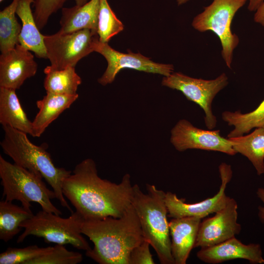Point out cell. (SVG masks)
Here are the masks:
<instances>
[{"label":"cell","instance_id":"obj_16","mask_svg":"<svg viewBox=\"0 0 264 264\" xmlns=\"http://www.w3.org/2000/svg\"><path fill=\"white\" fill-rule=\"evenodd\" d=\"M202 219L186 217L169 221L171 252L175 264H185L195 248L199 225Z\"/></svg>","mask_w":264,"mask_h":264},{"label":"cell","instance_id":"obj_20","mask_svg":"<svg viewBox=\"0 0 264 264\" xmlns=\"http://www.w3.org/2000/svg\"><path fill=\"white\" fill-rule=\"evenodd\" d=\"M0 123L33 136V125L23 110L16 90L0 87Z\"/></svg>","mask_w":264,"mask_h":264},{"label":"cell","instance_id":"obj_26","mask_svg":"<svg viewBox=\"0 0 264 264\" xmlns=\"http://www.w3.org/2000/svg\"><path fill=\"white\" fill-rule=\"evenodd\" d=\"M97 33L99 41L108 43L124 29V25L111 9L107 0H99Z\"/></svg>","mask_w":264,"mask_h":264},{"label":"cell","instance_id":"obj_7","mask_svg":"<svg viewBox=\"0 0 264 264\" xmlns=\"http://www.w3.org/2000/svg\"><path fill=\"white\" fill-rule=\"evenodd\" d=\"M247 1L213 0L194 17L192 22L196 30L211 31L218 36L221 45V57L229 69H231L234 50L240 42L239 37L231 30V23L236 13Z\"/></svg>","mask_w":264,"mask_h":264},{"label":"cell","instance_id":"obj_29","mask_svg":"<svg viewBox=\"0 0 264 264\" xmlns=\"http://www.w3.org/2000/svg\"><path fill=\"white\" fill-rule=\"evenodd\" d=\"M67 0H34L33 16L37 27L42 29L50 16L61 8Z\"/></svg>","mask_w":264,"mask_h":264},{"label":"cell","instance_id":"obj_18","mask_svg":"<svg viewBox=\"0 0 264 264\" xmlns=\"http://www.w3.org/2000/svg\"><path fill=\"white\" fill-rule=\"evenodd\" d=\"M99 7V0H90L82 5L63 8L58 32L67 33L85 29L97 32Z\"/></svg>","mask_w":264,"mask_h":264},{"label":"cell","instance_id":"obj_9","mask_svg":"<svg viewBox=\"0 0 264 264\" xmlns=\"http://www.w3.org/2000/svg\"><path fill=\"white\" fill-rule=\"evenodd\" d=\"M161 84L181 92L188 100L199 106L205 114V124L209 130L216 127L217 120L213 113L212 104L216 95L228 84V78L225 73L214 79L204 80L173 72L163 77Z\"/></svg>","mask_w":264,"mask_h":264},{"label":"cell","instance_id":"obj_4","mask_svg":"<svg viewBox=\"0 0 264 264\" xmlns=\"http://www.w3.org/2000/svg\"><path fill=\"white\" fill-rule=\"evenodd\" d=\"M2 127L4 137L0 146L3 152L16 164L41 175L52 187L61 205L73 213L62 189L64 180L71 171L56 167L50 154L44 147L32 143L27 134L9 126Z\"/></svg>","mask_w":264,"mask_h":264},{"label":"cell","instance_id":"obj_2","mask_svg":"<svg viewBox=\"0 0 264 264\" xmlns=\"http://www.w3.org/2000/svg\"><path fill=\"white\" fill-rule=\"evenodd\" d=\"M81 232L94 244L86 255L100 264H129L132 250L144 240L132 204L120 218L84 220Z\"/></svg>","mask_w":264,"mask_h":264},{"label":"cell","instance_id":"obj_30","mask_svg":"<svg viewBox=\"0 0 264 264\" xmlns=\"http://www.w3.org/2000/svg\"><path fill=\"white\" fill-rule=\"evenodd\" d=\"M150 244L144 240L131 251L129 264H154L152 255L150 250Z\"/></svg>","mask_w":264,"mask_h":264},{"label":"cell","instance_id":"obj_27","mask_svg":"<svg viewBox=\"0 0 264 264\" xmlns=\"http://www.w3.org/2000/svg\"><path fill=\"white\" fill-rule=\"evenodd\" d=\"M83 260L81 253L69 251L64 245L56 244L49 251L28 261L26 264H78Z\"/></svg>","mask_w":264,"mask_h":264},{"label":"cell","instance_id":"obj_25","mask_svg":"<svg viewBox=\"0 0 264 264\" xmlns=\"http://www.w3.org/2000/svg\"><path fill=\"white\" fill-rule=\"evenodd\" d=\"M20 0L12 2L0 12V50L1 53L14 48L19 43L22 25L15 14Z\"/></svg>","mask_w":264,"mask_h":264},{"label":"cell","instance_id":"obj_19","mask_svg":"<svg viewBox=\"0 0 264 264\" xmlns=\"http://www.w3.org/2000/svg\"><path fill=\"white\" fill-rule=\"evenodd\" d=\"M34 1V0L19 1L16 14L22 23L19 43L26 49L33 52L37 57L47 59L44 43V35L39 31L31 8Z\"/></svg>","mask_w":264,"mask_h":264},{"label":"cell","instance_id":"obj_31","mask_svg":"<svg viewBox=\"0 0 264 264\" xmlns=\"http://www.w3.org/2000/svg\"><path fill=\"white\" fill-rule=\"evenodd\" d=\"M255 12L254 22L264 28V0Z\"/></svg>","mask_w":264,"mask_h":264},{"label":"cell","instance_id":"obj_12","mask_svg":"<svg viewBox=\"0 0 264 264\" xmlns=\"http://www.w3.org/2000/svg\"><path fill=\"white\" fill-rule=\"evenodd\" d=\"M221 184L217 193L212 197L198 202L189 203L185 199L178 198L176 194L167 192L165 202L168 211V217L172 219L194 217L201 219L210 214L215 213L226 205L229 197L225 194V189L232 177L230 165L224 162L219 166Z\"/></svg>","mask_w":264,"mask_h":264},{"label":"cell","instance_id":"obj_21","mask_svg":"<svg viewBox=\"0 0 264 264\" xmlns=\"http://www.w3.org/2000/svg\"><path fill=\"white\" fill-rule=\"evenodd\" d=\"M228 138L236 152L251 162L258 175L264 174V127L255 128L246 135Z\"/></svg>","mask_w":264,"mask_h":264},{"label":"cell","instance_id":"obj_13","mask_svg":"<svg viewBox=\"0 0 264 264\" xmlns=\"http://www.w3.org/2000/svg\"><path fill=\"white\" fill-rule=\"evenodd\" d=\"M238 204L229 198L225 206L211 217L201 220L195 247L205 248L221 243L238 235Z\"/></svg>","mask_w":264,"mask_h":264},{"label":"cell","instance_id":"obj_11","mask_svg":"<svg viewBox=\"0 0 264 264\" xmlns=\"http://www.w3.org/2000/svg\"><path fill=\"white\" fill-rule=\"evenodd\" d=\"M170 141L179 152L199 149L234 155L237 153L231 140L220 134V131L205 130L195 127L186 119L179 120L171 131Z\"/></svg>","mask_w":264,"mask_h":264},{"label":"cell","instance_id":"obj_17","mask_svg":"<svg viewBox=\"0 0 264 264\" xmlns=\"http://www.w3.org/2000/svg\"><path fill=\"white\" fill-rule=\"evenodd\" d=\"M78 94H59L46 92L36 102L39 111L32 121L33 136L40 137L47 127L78 99Z\"/></svg>","mask_w":264,"mask_h":264},{"label":"cell","instance_id":"obj_14","mask_svg":"<svg viewBox=\"0 0 264 264\" xmlns=\"http://www.w3.org/2000/svg\"><path fill=\"white\" fill-rule=\"evenodd\" d=\"M38 65L33 54L20 44L0 55V87L16 90L34 76Z\"/></svg>","mask_w":264,"mask_h":264},{"label":"cell","instance_id":"obj_23","mask_svg":"<svg viewBox=\"0 0 264 264\" xmlns=\"http://www.w3.org/2000/svg\"><path fill=\"white\" fill-rule=\"evenodd\" d=\"M22 206L12 201H0V239L7 242L12 240L21 230V224L33 216Z\"/></svg>","mask_w":264,"mask_h":264},{"label":"cell","instance_id":"obj_1","mask_svg":"<svg viewBox=\"0 0 264 264\" xmlns=\"http://www.w3.org/2000/svg\"><path fill=\"white\" fill-rule=\"evenodd\" d=\"M63 193L84 220L120 218L131 205L133 185L125 174L119 183L101 178L96 163L87 158L63 181Z\"/></svg>","mask_w":264,"mask_h":264},{"label":"cell","instance_id":"obj_35","mask_svg":"<svg viewBox=\"0 0 264 264\" xmlns=\"http://www.w3.org/2000/svg\"><path fill=\"white\" fill-rule=\"evenodd\" d=\"M190 0H176L177 3L178 5H181L186 2H187Z\"/></svg>","mask_w":264,"mask_h":264},{"label":"cell","instance_id":"obj_28","mask_svg":"<svg viewBox=\"0 0 264 264\" xmlns=\"http://www.w3.org/2000/svg\"><path fill=\"white\" fill-rule=\"evenodd\" d=\"M52 248L40 247L36 245L23 248L9 247L0 254V264H26L28 261L48 252Z\"/></svg>","mask_w":264,"mask_h":264},{"label":"cell","instance_id":"obj_6","mask_svg":"<svg viewBox=\"0 0 264 264\" xmlns=\"http://www.w3.org/2000/svg\"><path fill=\"white\" fill-rule=\"evenodd\" d=\"M60 216L42 209L39 211L21 224L24 231L17 242L22 243L32 235L43 238L47 243L70 244L79 250H89L91 248L81 232L84 218L76 211L66 218Z\"/></svg>","mask_w":264,"mask_h":264},{"label":"cell","instance_id":"obj_32","mask_svg":"<svg viewBox=\"0 0 264 264\" xmlns=\"http://www.w3.org/2000/svg\"><path fill=\"white\" fill-rule=\"evenodd\" d=\"M256 194L258 198L263 202L264 205V188H259ZM258 209V217L262 223H264V206H259Z\"/></svg>","mask_w":264,"mask_h":264},{"label":"cell","instance_id":"obj_3","mask_svg":"<svg viewBox=\"0 0 264 264\" xmlns=\"http://www.w3.org/2000/svg\"><path fill=\"white\" fill-rule=\"evenodd\" d=\"M147 193L133 185L131 204L139 220L144 240L156 253L161 264H175L171 252L166 193L155 185L146 184Z\"/></svg>","mask_w":264,"mask_h":264},{"label":"cell","instance_id":"obj_33","mask_svg":"<svg viewBox=\"0 0 264 264\" xmlns=\"http://www.w3.org/2000/svg\"><path fill=\"white\" fill-rule=\"evenodd\" d=\"M264 0H248V10L251 12L256 11Z\"/></svg>","mask_w":264,"mask_h":264},{"label":"cell","instance_id":"obj_24","mask_svg":"<svg viewBox=\"0 0 264 264\" xmlns=\"http://www.w3.org/2000/svg\"><path fill=\"white\" fill-rule=\"evenodd\" d=\"M221 117L228 125L234 127L228 134L227 138L242 136L254 128L264 127V99L252 111L242 113L240 110L225 111L222 113Z\"/></svg>","mask_w":264,"mask_h":264},{"label":"cell","instance_id":"obj_15","mask_svg":"<svg viewBox=\"0 0 264 264\" xmlns=\"http://www.w3.org/2000/svg\"><path fill=\"white\" fill-rule=\"evenodd\" d=\"M197 256L200 261L210 264L238 259L246 260L252 264H264L259 244H245L235 237L216 245L200 248Z\"/></svg>","mask_w":264,"mask_h":264},{"label":"cell","instance_id":"obj_34","mask_svg":"<svg viewBox=\"0 0 264 264\" xmlns=\"http://www.w3.org/2000/svg\"><path fill=\"white\" fill-rule=\"evenodd\" d=\"M76 5H82L87 2L88 0H75Z\"/></svg>","mask_w":264,"mask_h":264},{"label":"cell","instance_id":"obj_36","mask_svg":"<svg viewBox=\"0 0 264 264\" xmlns=\"http://www.w3.org/2000/svg\"><path fill=\"white\" fill-rule=\"evenodd\" d=\"M3 0H0V2H1Z\"/></svg>","mask_w":264,"mask_h":264},{"label":"cell","instance_id":"obj_10","mask_svg":"<svg viewBox=\"0 0 264 264\" xmlns=\"http://www.w3.org/2000/svg\"><path fill=\"white\" fill-rule=\"evenodd\" d=\"M93 48L94 51L101 54L108 63L105 71L98 79V83L102 86L112 83L118 73L125 68L159 74L163 76H169L174 70L172 64L154 62L140 53L119 52L110 47L108 43L99 41V38L95 41Z\"/></svg>","mask_w":264,"mask_h":264},{"label":"cell","instance_id":"obj_8","mask_svg":"<svg viewBox=\"0 0 264 264\" xmlns=\"http://www.w3.org/2000/svg\"><path fill=\"white\" fill-rule=\"evenodd\" d=\"M97 32L85 29L67 33L58 31L44 35V43L50 66L56 69L75 67L83 58L94 52Z\"/></svg>","mask_w":264,"mask_h":264},{"label":"cell","instance_id":"obj_22","mask_svg":"<svg viewBox=\"0 0 264 264\" xmlns=\"http://www.w3.org/2000/svg\"><path fill=\"white\" fill-rule=\"evenodd\" d=\"M45 77L44 88L46 92L59 94H76L78 86L82 83L81 77L76 72L75 67L56 69L50 66L44 69Z\"/></svg>","mask_w":264,"mask_h":264},{"label":"cell","instance_id":"obj_5","mask_svg":"<svg viewBox=\"0 0 264 264\" xmlns=\"http://www.w3.org/2000/svg\"><path fill=\"white\" fill-rule=\"evenodd\" d=\"M0 178L4 200L19 201L29 211H31V202H35L44 211L62 214L51 201L56 198L55 193L47 188L41 175L11 163L0 155Z\"/></svg>","mask_w":264,"mask_h":264}]
</instances>
